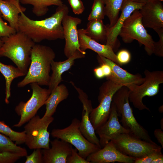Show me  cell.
Instances as JSON below:
<instances>
[{"instance_id":"1","label":"cell","mask_w":163,"mask_h":163,"mask_svg":"<svg viewBox=\"0 0 163 163\" xmlns=\"http://www.w3.org/2000/svg\"><path fill=\"white\" fill-rule=\"evenodd\" d=\"M69 12L68 7L63 4L58 6L50 17L43 20H32L21 12L18 18V31L24 34L35 43L44 40L63 39L62 21Z\"/></svg>"},{"instance_id":"2","label":"cell","mask_w":163,"mask_h":163,"mask_svg":"<svg viewBox=\"0 0 163 163\" xmlns=\"http://www.w3.org/2000/svg\"><path fill=\"white\" fill-rule=\"evenodd\" d=\"M56 54L50 47L35 44L31 52V62L25 77L17 85L22 88L32 83L48 86L50 80L51 63Z\"/></svg>"},{"instance_id":"3","label":"cell","mask_w":163,"mask_h":163,"mask_svg":"<svg viewBox=\"0 0 163 163\" xmlns=\"http://www.w3.org/2000/svg\"><path fill=\"white\" fill-rule=\"evenodd\" d=\"M0 39L2 44L0 47V57L10 59L26 75L31 62V50L35 43L19 31Z\"/></svg>"},{"instance_id":"4","label":"cell","mask_w":163,"mask_h":163,"mask_svg":"<svg viewBox=\"0 0 163 163\" xmlns=\"http://www.w3.org/2000/svg\"><path fill=\"white\" fill-rule=\"evenodd\" d=\"M129 91L125 86L119 89L113 96L112 101L114 104L119 117L121 118L122 126L129 133L149 142L152 140L148 131L137 121L129 104Z\"/></svg>"},{"instance_id":"5","label":"cell","mask_w":163,"mask_h":163,"mask_svg":"<svg viewBox=\"0 0 163 163\" xmlns=\"http://www.w3.org/2000/svg\"><path fill=\"white\" fill-rule=\"evenodd\" d=\"M145 80L140 85L129 87V100L134 107L139 110L150 109L143 103L142 99L145 96L152 97L157 94L159 85L163 83V72L150 71L146 69L144 72Z\"/></svg>"},{"instance_id":"6","label":"cell","mask_w":163,"mask_h":163,"mask_svg":"<svg viewBox=\"0 0 163 163\" xmlns=\"http://www.w3.org/2000/svg\"><path fill=\"white\" fill-rule=\"evenodd\" d=\"M119 35L126 43H130L134 40L143 45L147 54L153 53L154 41L147 32L142 22V16L139 10H135L123 23Z\"/></svg>"},{"instance_id":"7","label":"cell","mask_w":163,"mask_h":163,"mask_svg":"<svg viewBox=\"0 0 163 163\" xmlns=\"http://www.w3.org/2000/svg\"><path fill=\"white\" fill-rule=\"evenodd\" d=\"M80 121L74 118L68 126L62 129H54L51 134L53 138L64 140L73 145L78 154L86 159L90 154L101 148L90 142L84 136L79 129Z\"/></svg>"},{"instance_id":"8","label":"cell","mask_w":163,"mask_h":163,"mask_svg":"<svg viewBox=\"0 0 163 163\" xmlns=\"http://www.w3.org/2000/svg\"><path fill=\"white\" fill-rule=\"evenodd\" d=\"M111 141L121 153L136 158L152 152L161 151V147L153 141L150 142L142 139L129 133L117 135Z\"/></svg>"},{"instance_id":"9","label":"cell","mask_w":163,"mask_h":163,"mask_svg":"<svg viewBox=\"0 0 163 163\" xmlns=\"http://www.w3.org/2000/svg\"><path fill=\"white\" fill-rule=\"evenodd\" d=\"M53 116L38 115L31 118L24 126L26 134L25 143L30 149L50 148V134L48 128L54 120Z\"/></svg>"},{"instance_id":"10","label":"cell","mask_w":163,"mask_h":163,"mask_svg":"<svg viewBox=\"0 0 163 163\" xmlns=\"http://www.w3.org/2000/svg\"><path fill=\"white\" fill-rule=\"evenodd\" d=\"M104 82L99 89L98 106L93 108L90 114V120L95 130L108 120L110 112L113 97L123 86L109 80Z\"/></svg>"},{"instance_id":"11","label":"cell","mask_w":163,"mask_h":163,"mask_svg":"<svg viewBox=\"0 0 163 163\" xmlns=\"http://www.w3.org/2000/svg\"><path fill=\"white\" fill-rule=\"evenodd\" d=\"M30 84L32 91L31 96L27 102L21 101L16 106L15 111L20 117L13 127H20L34 117L38 110L45 104L51 93L48 89L42 88L36 83Z\"/></svg>"},{"instance_id":"12","label":"cell","mask_w":163,"mask_h":163,"mask_svg":"<svg viewBox=\"0 0 163 163\" xmlns=\"http://www.w3.org/2000/svg\"><path fill=\"white\" fill-rule=\"evenodd\" d=\"M82 20L79 18L72 17L68 14L65 16L62 21L65 44L64 54L67 58L73 55L77 51L85 55V51L80 48L78 35L77 26L81 24Z\"/></svg>"},{"instance_id":"13","label":"cell","mask_w":163,"mask_h":163,"mask_svg":"<svg viewBox=\"0 0 163 163\" xmlns=\"http://www.w3.org/2000/svg\"><path fill=\"white\" fill-rule=\"evenodd\" d=\"M97 58L99 64H106L111 68V74L106 77L107 80H110L128 88L132 85H140L145 80L144 78L140 74H131L110 59L99 55L97 56Z\"/></svg>"},{"instance_id":"14","label":"cell","mask_w":163,"mask_h":163,"mask_svg":"<svg viewBox=\"0 0 163 163\" xmlns=\"http://www.w3.org/2000/svg\"><path fill=\"white\" fill-rule=\"evenodd\" d=\"M116 107L112 101L109 117L102 125L95 130V133L99 137L100 145L102 148L115 136L122 133H129L120 123Z\"/></svg>"},{"instance_id":"15","label":"cell","mask_w":163,"mask_h":163,"mask_svg":"<svg viewBox=\"0 0 163 163\" xmlns=\"http://www.w3.org/2000/svg\"><path fill=\"white\" fill-rule=\"evenodd\" d=\"M135 159L121 153L110 140L104 147L90 154L86 160L90 163H134Z\"/></svg>"},{"instance_id":"16","label":"cell","mask_w":163,"mask_h":163,"mask_svg":"<svg viewBox=\"0 0 163 163\" xmlns=\"http://www.w3.org/2000/svg\"><path fill=\"white\" fill-rule=\"evenodd\" d=\"M139 11L145 28L154 30L163 28V5L161 2L158 0L149 1L144 4Z\"/></svg>"},{"instance_id":"17","label":"cell","mask_w":163,"mask_h":163,"mask_svg":"<svg viewBox=\"0 0 163 163\" xmlns=\"http://www.w3.org/2000/svg\"><path fill=\"white\" fill-rule=\"evenodd\" d=\"M78 98L83 107L82 119L80 123V130L87 140L101 148L99 140L96 135L95 130L90 120V114L93 109L91 101L88 99V96L85 92L80 93Z\"/></svg>"},{"instance_id":"18","label":"cell","mask_w":163,"mask_h":163,"mask_svg":"<svg viewBox=\"0 0 163 163\" xmlns=\"http://www.w3.org/2000/svg\"><path fill=\"white\" fill-rule=\"evenodd\" d=\"M50 148L41 150L43 163H66L71 153L72 145L57 138L50 141Z\"/></svg>"},{"instance_id":"19","label":"cell","mask_w":163,"mask_h":163,"mask_svg":"<svg viewBox=\"0 0 163 163\" xmlns=\"http://www.w3.org/2000/svg\"><path fill=\"white\" fill-rule=\"evenodd\" d=\"M144 4L132 2H123L121 10V14L115 24L109 27L106 44L113 50L118 45L117 37L125 21L135 10H139Z\"/></svg>"},{"instance_id":"20","label":"cell","mask_w":163,"mask_h":163,"mask_svg":"<svg viewBox=\"0 0 163 163\" xmlns=\"http://www.w3.org/2000/svg\"><path fill=\"white\" fill-rule=\"evenodd\" d=\"M78 32L79 44L82 50L85 51L87 49L91 50L98 55L110 59L120 66L117 55L112 47L106 44H100L88 36L84 29H78Z\"/></svg>"},{"instance_id":"21","label":"cell","mask_w":163,"mask_h":163,"mask_svg":"<svg viewBox=\"0 0 163 163\" xmlns=\"http://www.w3.org/2000/svg\"><path fill=\"white\" fill-rule=\"evenodd\" d=\"M85 57V55L77 51L73 55L65 61L55 62L53 60L51 62V66L52 73L48 85V89L51 92L63 81L62 75L72 67L75 63V60Z\"/></svg>"},{"instance_id":"22","label":"cell","mask_w":163,"mask_h":163,"mask_svg":"<svg viewBox=\"0 0 163 163\" xmlns=\"http://www.w3.org/2000/svg\"><path fill=\"white\" fill-rule=\"evenodd\" d=\"M20 3V0H0V12L2 18L17 31L19 15L26 10Z\"/></svg>"},{"instance_id":"23","label":"cell","mask_w":163,"mask_h":163,"mask_svg":"<svg viewBox=\"0 0 163 163\" xmlns=\"http://www.w3.org/2000/svg\"><path fill=\"white\" fill-rule=\"evenodd\" d=\"M69 93L66 86L59 85L52 91L46 101V110L44 116H52L56 112L58 105L68 97Z\"/></svg>"},{"instance_id":"24","label":"cell","mask_w":163,"mask_h":163,"mask_svg":"<svg viewBox=\"0 0 163 163\" xmlns=\"http://www.w3.org/2000/svg\"><path fill=\"white\" fill-rule=\"evenodd\" d=\"M109 24L105 25L102 20L89 21L85 29L86 34L97 42H106L109 29Z\"/></svg>"},{"instance_id":"25","label":"cell","mask_w":163,"mask_h":163,"mask_svg":"<svg viewBox=\"0 0 163 163\" xmlns=\"http://www.w3.org/2000/svg\"><path fill=\"white\" fill-rule=\"evenodd\" d=\"M0 72L4 77L5 80V102L9 103L11 96V85L12 81L17 78L25 75V74L18 67L13 66L5 64L0 62Z\"/></svg>"},{"instance_id":"26","label":"cell","mask_w":163,"mask_h":163,"mask_svg":"<svg viewBox=\"0 0 163 163\" xmlns=\"http://www.w3.org/2000/svg\"><path fill=\"white\" fill-rule=\"evenodd\" d=\"M20 2L22 4L32 5V12L38 17L45 15L49 11V6H59L63 4L61 0H20Z\"/></svg>"},{"instance_id":"27","label":"cell","mask_w":163,"mask_h":163,"mask_svg":"<svg viewBox=\"0 0 163 163\" xmlns=\"http://www.w3.org/2000/svg\"><path fill=\"white\" fill-rule=\"evenodd\" d=\"M105 5V13L108 18L109 27L113 26L119 17L120 11L123 0H103Z\"/></svg>"},{"instance_id":"28","label":"cell","mask_w":163,"mask_h":163,"mask_svg":"<svg viewBox=\"0 0 163 163\" xmlns=\"http://www.w3.org/2000/svg\"><path fill=\"white\" fill-rule=\"evenodd\" d=\"M0 151L18 154L22 157L27 155V150L18 146L8 137L0 133Z\"/></svg>"},{"instance_id":"29","label":"cell","mask_w":163,"mask_h":163,"mask_svg":"<svg viewBox=\"0 0 163 163\" xmlns=\"http://www.w3.org/2000/svg\"><path fill=\"white\" fill-rule=\"evenodd\" d=\"M0 133L8 137L16 145L25 143L26 134L24 131L18 132L12 130L4 121H0Z\"/></svg>"},{"instance_id":"30","label":"cell","mask_w":163,"mask_h":163,"mask_svg":"<svg viewBox=\"0 0 163 163\" xmlns=\"http://www.w3.org/2000/svg\"><path fill=\"white\" fill-rule=\"evenodd\" d=\"M105 16V5L103 0H94L88 20H103Z\"/></svg>"},{"instance_id":"31","label":"cell","mask_w":163,"mask_h":163,"mask_svg":"<svg viewBox=\"0 0 163 163\" xmlns=\"http://www.w3.org/2000/svg\"><path fill=\"white\" fill-rule=\"evenodd\" d=\"M158 34L159 40L157 42H154L153 46V53L156 55L163 56V28H158L154 30Z\"/></svg>"},{"instance_id":"32","label":"cell","mask_w":163,"mask_h":163,"mask_svg":"<svg viewBox=\"0 0 163 163\" xmlns=\"http://www.w3.org/2000/svg\"><path fill=\"white\" fill-rule=\"evenodd\" d=\"M21 157L18 154L0 151V163H14Z\"/></svg>"},{"instance_id":"33","label":"cell","mask_w":163,"mask_h":163,"mask_svg":"<svg viewBox=\"0 0 163 163\" xmlns=\"http://www.w3.org/2000/svg\"><path fill=\"white\" fill-rule=\"evenodd\" d=\"M33 152L30 155L26 156L25 163H43L42 154L41 149H34Z\"/></svg>"},{"instance_id":"34","label":"cell","mask_w":163,"mask_h":163,"mask_svg":"<svg viewBox=\"0 0 163 163\" xmlns=\"http://www.w3.org/2000/svg\"><path fill=\"white\" fill-rule=\"evenodd\" d=\"M2 14L0 12V38L8 36L15 33L17 31L7 23L5 22L2 18Z\"/></svg>"},{"instance_id":"35","label":"cell","mask_w":163,"mask_h":163,"mask_svg":"<svg viewBox=\"0 0 163 163\" xmlns=\"http://www.w3.org/2000/svg\"><path fill=\"white\" fill-rule=\"evenodd\" d=\"M76 148L72 149L71 153L67 158L66 163H90L78 153Z\"/></svg>"},{"instance_id":"36","label":"cell","mask_w":163,"mask_h":163,"mask_svg":"<svg viewBox=\"0 0 163 163\" xmlns=\"http://www.w3.org/2000/svg\"><path fill=\"white\" fill-rule=\"evenodd\" d=\"M163 155L161 152H154L135 159L134 163H151L155 158Z\"/></svg>"},{"instance_id":"37","label":"cell","mask_w":163,"mask_h":163,"mask_svg":"<svg viewBox=\"0 0 163 163\" xmlns=\"http://www.w3.org/2000/svg\"><path fill=\"white\" fill-rule=\"evenodd\" d=\"M118 61L120 65L126 64L131 60V56L130 52L125 49L121 50L116 55Z\"/></svg>"},{"instance_id":"38","label":"cell","mask_w":163,"mask_h":163,"mask_svg":"<svg viewBox=\"0 0 163 163\" xmlns=\"http://www.w3.org/2000/svg\"><path fill=\"white\" fill-rule=\"evenodd\" d=\"M68 2L75 14H81L84 11L85 7L81 0H68Z\"/></svg>"},{"instance_id":"39","label":"cell","mask_w":163,"mask_h":163,"mask_svg":"<svg viewBox=\"0 0 163 163\" xmlns=\"http://www.w3.org/2000/svg\"><path fill=\"white\" fill-rule=\"evenodd\" d=\"M161 129H157L154 130V136L157 139L158 142L163 148V132Z\"/></svg>"},{"instance_id":"40","label":"cell","mask_w":163,"mask_h":163,"mask_svg":"<svg viewBox=\"0 0 163 163\" xmlns=\"http://www.w3.org/2000/svg\"><path fill=\"white\" fill-rule=\"evenodd\" d=\"M100 66L103 71L105 77L109 76L111 74V69L110 67L108 65L104 63H100Z\"/></svg>"},{"instance_id":"41","label":"cell","mask_w":163,"mask_h":163,"mask_svg":"<svg viewBox=\"0 0 163 163\" xmlns=\"http://www.w3.org/2000/svg\"><path fill=\"white\" fill-rule=\"evenodd\" d=\"M94 72L95 76L97 78L101 79L105 77L100 66L94 68Z\"/></svg>"},{"instance_id":"42","label":"cell","mask_w":163,"mask_h":163,"mask_svg":"<svg viewBox=\"0 0 163 163\" xmlns=\"http://www.w3.org/2000/svg\"><path fill=\"white\" fill-rule=\"evenodd\" d=\"M163 163V155H162L154 159L151 163Z\"/></svg>"},{"instance_id":"43","label":"cell","mask_w":163,"mask_h":163,"mask_svg":"<svg viewBox=\"0 0 163 163\" xmlns=\"http://www.w3.org/2000/svg\"><path fill=\"white\" fill-rule=\"evenodd\" d=\"M150 1V0H123V2L129 1L140 3L145 4Z\"/></svg>"},{"instance_id":"44","label":"cell","mask_w":163,"mask_h":163,"mask_svg":"<svg viewBox=\"0 0 163 163\" xmlns=\"http://www.w3.org/2000/svg\"><path fill=\"white\" fill-rule=\"evenodd\" d=\"M159 111L161 113H162L163 112V105L159 107L158 109Z\"/></svg>"},{"instance_id":"45","label":"cell","mask_w":163,"mask_h":163,"mask_svg":"<svg viewBox=\"0 0 163 163\" xmlns=\"http://www.w3.org/2000/svg\"><path fill=\"white\" fill-rule=\"evenodd\" d=\"M163 119L162 118L160 121V125L161 127V129L162 130H163Z\"/></svg>"},{"instance_id":"46","label":"cell","mask_w":163,"mask_h":163,"mask_svg":"<svg viewBox=\"0 0 163 163\" xmlns=\"http://www.w3.org/2000/svg\"><path fill=\"white\" fill-rule=\"evenodd\" d=\"M2 44V42L0 38V47L1 46Z\"/></svg>"},{"instance_id":"47","label":"cell","mask_w":163,"mask_h":163,"mask_svg":"<svg viewBox=\"0 0 163 163\" xmlns=\"http://www.w3.org/2000/svg\"><path fill=\"white\" fill-rule=\"evenodd\" d=\"M154 0H150V1H154ZM159 0L161 2V1H163V0Z\"/></svg>"}]
</instances>
